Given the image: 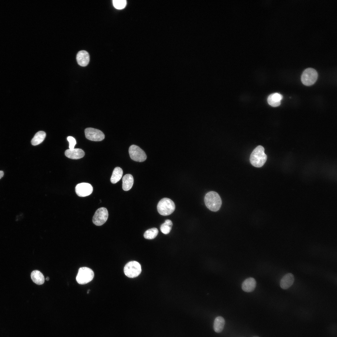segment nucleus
<instances>
[{
    "label": "nucleus",
    "mask_w": 337,
    "mask_h": 337,
    "mask_svg": "<svg viewBox=\"0 0 337 337\" xmlns=\"http://www.w3.org/2000/svg\"><path fill=\"white\" fill-rule=\"evenodd\" d=\"M173 226L172 221L169 219L166 220L160 227L161 231L165 234H167L171 231Z\"/></svg>",
    "instance_id": "21"
},
{
    "label": "nucleus",
    "mask_w": 337,
    "mask_h": 337,
    "mask_svg": "<svg viewBox=\"0 0 337 337\" xmlns=\"http://www.w3.org/2000/svg\"><path fill=\"white\" fill-rule=\"evenodd\" d=\"M264 149L261 145L256 147L250 156V161L252 164L256 167L262 166L266 161L267 156L264 152Z\"/></svg>",
    "instance_id": "1"
},
{
    "label": "nucleus",
    "mask_w": 337,
    "mask_h": 337,
    "mask_svg": "<svg viewBox=\"0 0 337 337\" xmlns=\"http://www.w3.org/2000/svg\"><path fill=\"white\" fill-rule=\"evenodd\" d=\"M174 202L171 199L165 198L159 202L157 209L159 213L163 216H168L172 214L175 209Z\"/></svg>",
    "instance_id": "3"
},
{
    "label": "nucleus",
    "mask_w": 337,
    "mask_h": 337,
    "mask_svg": "<svg viewBox=\"0 0 337 337\" xmlns=\"http://www.w3.org/2000/svg\"><path fill=\"white\" fill-rule=\"evenodd\" d=\"M158 230L156 228H152L147 230L144 233V237L146 239H154L158 235Z\"/></svg>",
    "instance_id": "22"
},
{
    "label": "nucleus",
    "mask_w": 337,
    "mask_h": 337,
    "mask_svg": "<svg viewBox=\"0 0 337 337\" xmlns=\"http://www.w3.org/2000/svg\"><path fill=\"white\" fill-rule=\"evenodd\" d=\"M294 277L293 274L288 273L285 275L281 279L280 286L283 289H286L290 287L293 284Z\"/></svg>",
    "instance_id": "13"
},
{
    "label": "nucleus",
    "mask_w": 337,
    "mask_h": 337,
    "mask_svg": "<svg viewBox=\"0 0 337 337\" xmlns=\"http://www.w3.org/2000/svg\"><path fill=\"white\" fill-rule=\"evenodd\" d=\"M94 276L93 271L86 267L80 268L76 277L77 282L80 284H85L91 281Z\"/></svg>",
    "instance_id": "4"
},
{
    "label": "nucleus",
    "mask_w": 337,
    "mask_h": 337,
    "mask_svg": "<svg viewBox=\"0 0 337 337\" xmlns=\"http://www.w3.org/2000/svg\"><path fill=\"white\" fill-rule=\"evenodd\" d=\"M124 271L125 275L131 278L138 276L141 272L140 264L135 261L129 262L125 266Z\"/></svg>",
    "instance_id": "5"
},
{
    "label": "nucleus",
    "mask_w": 337,
    "mask_h": 337,
    "mask_svg": "<svg viewBox=\"0 0 337 337\" xmlns=\"http://www.w3.org/2000/svg\"><path fill=\"white\" fill-rule=\"evenodd\" d=\"M92 185L87 183H82L77 184L75 187V191L79 197H84L90 195L92 192Z\"/></svg>",
    "instance_id": "10"
},
{
    "label": "nucleus",
    "mask_w": 337,
    "mask_h": 337,
    "mask_svg": "<svg viewBox=\"0 0 337 337\" xmlns=\"http://www.w3.org/2000/svg\"><path fill=\"white\" fill-rule=\"evenodd\" d=\"M256 282L253 278L249 277L245 279L242 284V290L246 292L253 291L255 288Z\"/></svg>",
    "instance_id": "14"
},
{
    "label": "nucleus",
    "mask_w": 337,
    "mask_h": 337,
    "mask_svg": "<svg viewBox=\"0 0 337 337\" xmlns=\"http://www.w3.org/2000/svg\"><path fill=\"white\" fill-rule=\"evenodd\" d=\"M123 174L121 168L119 167L115 168L112 173L110 178V181L112 183H115L121 178Z\"/></svg>",
    "instance_id": "19"
},
{
    "label": "nucleus",
    "mask_w": 337,
    "mask_h": 337,
    "mask_svg": "<svg viewBox=\"0 0 337 337\" xmlns=\"http://www.w3.org/2000/svg\"><path fill=\"white\" fill-rule=\"evenodd\" d=\"M86 138L90 140L98 141L102 140L105 138V135L100 130L92 128H88L85 130Z\"/></svg>",
    "instance_id": "9"
},
{
    "label": "nucleus",
    "mask_w": 337,
    "mask_h": 337,
    "mask_svg": "<svg viewBox=\"0 0 337 337\" xmlns=\"http://www.w3.org/2000/svg\"><path fill=\"white\" fill-rule=\"evenodd\" d=\"M126 1L125 0H113V3L115 7L118 9H121L124 8L126 5Z\"/></svg>",
    "instance_id": "23"
},
{
    "label": "nucleus",
    "mask_w": 337,
    "mask_h": 337,
    "mask_svg": "<svg viewBox=\"0 0 337 337\" xmlns=\"http://www.w3.org/2000/svg\"><path fill=\"white\" fill-rule=\"evenodd\" d=\"M67 140L69 143V149H74L75 146L76 144V141L75 139L72 136H70L67 137Z\"/></svg>",
    "instance_id": "24"
},
{
    "label": "nucleus",
    "mask_w": 337,
    "mask_h": 337,
    "mask_svg": "<svg viewBox=\"0 0 337 337\" xmlns=\"http://www.w3.org/2000/svg\"><path fill=\"white\" fill-rule=\"evenodd\" d=\"M65 155L68 158L72 159H79L85 155L84 151L80 149H68L66 150Z\"/></svg>",
    "instance_id": "11"
},
{
    "label": "nucleus",
    "mask_w": 337,
    "mask_h": 337,
    "mask_svg": "<svg viewBox=\"0 0 337 337\" xmlns=\"http://www.w3.org/2000/svg\"><path fill=\"white\" fill-rule=\"evenodd\" d=\"M225 324V321L223 317L220 316L217 317L214 320L213 324L215 331L217 333L221 332L224 328Z\"/></svg>",
    "instance_id": "18"
},
{
    "label": "nucleus",
    "mask_w": 337,
    "mask_h": 337,
    "mask_svg": "<svg viewBox=\"0 0 337 337\" xmlns=\"http://www.w3.org/2000/svg\"><path fill=\"white\" fill-rule=\"evenodd\" d=\"M204 202L207 207L213 212H217L222 205L221 198L217 192L211 191L208 193L204 197Z\"/></svg>",
    "instance_id": "2"
},
{
    "label": "nucleus",
    "mask_w": 337,
    "mask_h": 337,
    "mask_svg": "<svg viewBox=\"0 0 337 337\" xmlns=\"http://www.w3.org/2000/svg\"><path fill=\"white\" fill-rule=\"evenodd\" d=\"M108 216V213L107 209L101 207L96 211L92 219L94 224L96 226H101L107 221Z\"/></svg>",
    "instance_id": "8"
},
{
    "label": "nucleus",
    "mask_w": 337,
    "mask_h": 337,
    "mask_svg": "<svg viewBox=\"0 0 337 337\" xmlns=\"http://www.w3.org/2000/svg\"><path fill=\"white\" fill-rule=\"evenodd\" d=\"M282 95L280 93H276L270 95L267 98V102L269 105L274 107L279 106L281 104V101L282 99Z\"/></svg>",
    "instance_id": "15"
},
{
    "label": "nucleus",
    "mask_w": 337,
    "mask_h": 337,
    "mask_svg": "<svg viewBox=\"0 0 337 337\" xmlns=\"http://www.w3.org/2000/svg\"><path fill=\"white\" fill-rule=\"evenodd\" d=\"M253 337H259L257 336H254Z\"/></svg>",
    "instance_id": "27"
},
{
    "label": "nucleus",
    "mask_w": 337,
    "mask_h": 337,
    "mask_svg": "<svg viewBox=\"0 0 337 337\" xmlns=\"http://www.w3.org/2000/svg\"><path fill=\"white\" fill-rule=\"evenodd\" d=\"M49 277H47L46 278V280L47 281H48L49 280Z\"/></svg>",
    "instance_id": "26"
},
{
    "label": "nucleus",
    "mask_w": 337,
    "mask_h": 337,
    "mask_svg": "<svg viewBox=\"0 0 337 337\" xmlns=\"http://www.w3.org/2000/svg\"><path fill=\"white\" fill-rule=\"evenodd\" d=\"M76 60L78 64L80 66H86L90 61V56L88 53L85 50L79 51L76 56Z\"/></svg>",
    "instance_id": "12"
},
{
    "label": "nucleus",
    "mask_w": 337,
    "mask_h": 337,
    "mask_svg": "<svg viewBox=\"0 0 337 337\" xmlns=\"http://www.w3.org/2000/svg\"><path fill=\"white\" fill-rule=\"evenodd\" d=\"M129 151L130 158L134 161L142 162L146 159L147 156L145 152L137 145H132L130 146Z\"/></svg>",
    "instance_id": "7"
},
{
    "label": "nucleus",
    "mask_w": 337,
    "mask_h": 337,
    "mask_svg": "<svg viewBox=\"0 0 337 337\" xmlns=\"http://www.w3.org/2000/svg\"><path fill=\"white\" fill-rule=\"evenodd\" d=\"M318 73L313 68H308L303 72L301 76L302 83L305 85L310 86L314 84L316 81Z\"/></svg>",
    "instance_id": "6"
},
{
    "label": "nucleus",
    "mask_w": 337,
    "mask_h": 337,
    "mask_svg": "<svg viewBox=\"0 0 337 337\" xmlns=\"http://www.w3.org/2000/svg\"><path fill=\"white\" fill-rule=\"evenodd\" d=\"M134 178L133 176L130 174H126L124 175L122 178V188L125 191L130 190L133 186Z\"/></svg>",
    "instance_id": "16"
},
{
    "label": "nucleus",
    "mask_w": 337,
    "mask_h": 337,
    "mask_svg": "<svg viewBox=\"0 0 337 337\" xmlns=\"http://www.w3.org/2000/svg\"><path fill=\"white\" fill-rule=\"evenodd\" d=\"M31 276L33 281L37 284L42 285L44 282L45 278L43 275L38 270L32 271L31 273Z\"/></svg>",
    "instance_id": "17"
},
{
    "label": "nucleus",
    "mask_w": 337,
    "mask_h": 337,
    "mask_svg": "<svg viewBox=\"0 0 337 337\" xmlns=\"http://www.w3.org/2000/svg\"><path fill=\"white\" fill-rule=\"evenodd\" d=\"M46 136V134L43 131H40L37 132L31 140V144L33 145H36L42 142Z\"/></svg>",
    "instance_id": "20"
},
{
    "label": "nucleus",
    "mask_w": 337,
    "mask_h": 337,
    "mask_svg": "<svg viewBox=\"0 0 337 337\" xmlns=\"http://www.w3.org/2000/svg\"><path fill=\"white\" fill-rule=\"evenodd\" d=\"M4 173L2 171H0V179L3 176Z\"/></svg>",
    "instance_id": "25"
}]
</instances>
